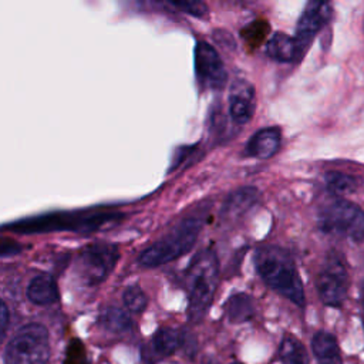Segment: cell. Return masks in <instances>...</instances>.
Listing matches in <instances>:
<instances>
[{"label": "cell", "instance_id": "1", "mask_svg": "<svg viewBox=\"0 0 364 364\" xmlns=\"http://www.w3.org/2000/svg\"><path fill=\"white\" fill-rule=\"evenodd\" d=\"M255 264L262 280L274 291L289 299L299 307H304L306 297L301 279L290 253L274 245L257 247Z\"/></svg>", "mask_w": 364, "mask_h": 364}, {"label": "cell", "instance_id": "2", "mask_svg": "<svg viewBox=\"0 0 364 364\" xmlns=\"http://www.w3.org/2000/svg\"><path fill=\"white\" fill-rule=\"evenodd\" d=\"M219 260L213 250L198 252L186 270L188 317L199 323L208 313L218 287Z\"/></svg>", "mask_w": 364, "mask_h": 364}, {"label": "cell", "instance_id": "3", "mask_svg": "<svg viewBox=\"0 0 364 364\" xmlns=\"http://www.w3.org/2000/svg\"><path fill=\"white\" fill-rule=\"evenodd\" d=\"M202 225L203 220L198 216L182 219L165 236L139 255V263L145 267H156L181 257L195 245Z\"/></svg>", "mask_w": 364, "mask_h": 364}, {"label": "cell", "instance_id": "4", "mask_svg": "<svg viewBox=\"0 0 364 364\" xmlns=\"http://www.w3.org/2000/svg\"><path fill=\"white\" fill-rule=\"evenodd\" d=\"M317 223L324 233L353 242L364 239V210L344 198L326 202L318 209Z\"/></svg>", "mask_w": 364, "mask_h": 364}, {"label": "cell", "instance_id": "5", "mask_svg": "<svg viewBox=\"0 0 364 364\" xmlns=\"http://www.w3.org/2000/svg\"><path fill=\"white\" fill-rule=\"evenodd\" d=\"M50 358L48 330L40 323H27L7 341L4 364H47Z\"/></svg>", "mask_w": 364, "mask_h": 364}, {"label": "cell", "instance_id": "6", "mask_svg": "<svg viewBox=\"0 0 364 364\" xmlns=\"http://www.w3.org/2000/svg\"><path fill=\"white\" fill-rule=\"evenodd\" d=\"M350 286V277L344 257L337 252H330L317 274L316 287L320 300L330 307L343 306Z\"/></svg>", "mask_w": 364, "mask_h": 364}, {"label": "cell", "instance_id": "7", "mask_svg": "<svg viewBox=\"0 0 364 364\" xmlns=\"http://www.w3.org/2000/svg\"><path fill=\"white\" fill-rule=\"evenodd\" d=\"M119 252L111 243H92L85 246L78 256V267L88 286L100 284L114 270Z\"/></svg>", "mask_w": 364, "mask_h": 364}, {"label": "cell", "instance_id": "8", "mask_svg": "<svg viewBox=\"0 0 364 364\" xmlns=\"http://www.w3.org/2000/svg\"><path fill=\"white\" fill-rule=\"evenodd\" d=\"M195 73L198 81L206 88H222L226 84L228 73L216 50L206 41H196Z\"/></svg>", "mask_w": 364, "mask_h": 364}, {"label": "cell", "instance_id": "9", "mask_svg": "<svg viewBox=\"0 0 364 364\" xmlns=\"http://www.w3.org/2000/svg\"><path fill=\"white\" fill-rule=\"evenodd\" d=\"M331 17V7L324 1H309L299 18L296 40L304 53L313 37L327 24Z\"/></svg>", "mask_w": 364, "mask_h": 364}, {"label": "cell", "instance_id": "10", "mask_svg": "<svg viewBox=\"0 0 364 364\" xmlns=\"http://www.w3.org/2000/svg\"><path fill=\"white\" fill-rule=\"evenodd\" d=\"M229 115L233 122L243 125L249 122L253 117L256 100L255 88L250 82L245 80H236L229 90Z\"/></svg>", "mask_w": 364, "mask_h": 364}, {"label": "cell", "instance_id": "11", "mask_svg": "<svg viewBox=\"0 0 364 364\" xmlns=\"http://www.w3.org/2000/svg\"><path fill=\"white\" fill-rule=\"evenodd\" d=\"M282 141V132L277 127H266L259 129L252 135L246 144V154L256 159H269L272 158Z\"/></svg>", "mask_w": 364, "mask_h": 364}, {"label": "cell", "instance_id": "12", "mask_svg": "<svg viewBox=\"0 0 364 364\" xmlns=\"http://www.w3.org/2000/svg\"><path fill=\"white\" fill-rule=\"evenodd\" d=\"M183 346H186V333L172 327H162L156 330L151 340L152 353L159 357V360L175 354Z\"/></svg>", "mask_w": 364, "mask_h": 364}, {"label": "cell", "instance_id": "13", "mask_svg": "<svg viewBox=\"0 0 364 364\" xmlns=\"http://www.w3.org/2000/svg\"><path fill=\"white\" fill-rule=\"evenodd\" d=\"M266 51L270 58L279 63H293L304 54L296 37L282 31H277L270 37L266 46Z\"/></svg>", "mask_w": 364, "mask_h": 364}, {"label": "cell", "instance_id": "14", "mask_svg": "<svg viewBox=\"0 0 364 364\" xmlns=\"http://www.w3.org/2000/svg\"><path fill=\"white\" fill-rule=\"evenodd\" d=\"M26 294L33 304L50 306L58 300V287L50 274L41 273L30 280Z\"/></svg>", "mask_w": 364, "mask_h": 364}, {"label": "cell", "instance_id": "15", "mask_svg": "<svg viewBox=\"0 0 364 364\" xmlns=\"http://www.w3.org/2000/svg\"><path fill=\"white\" fill-rule=\"evenodd\" d=\"M259 199V191L252 186L240 188L232 192L222 206V216L233 219L247 212Z\"/></svg>", "mask_w": 364, "mask_h": 364}, {"label": "cell", "instance_id": "16", "mask_svg": "<svg viewBox=\"0 0 364 364\" xmlns=\"http://www.w3.org/2000/svg\"><path fill=\"white\" fill-rule=\"evenodd\" d=\"M311 350L318 364H343L336 337L327 331H317L311 338Z\"/></svg>", "mask_w": 364, "mask_h": 364}, {"label": "cell", "instance_id": "17", "mask_svg": "<svg viewBox=\"0 0 364 364\" xmlns=\"http://www.w3.org/2000/svg\"><path fill=\"white\" fill-rule=\"evenodd\" d=\"M226 317L230 323H245L249 321L255 314L253 300L246 293L232 294L225 304Z\"/></svg>", "mask_w": 364, "mask_h": 364}, {"label": "cell", "instance_id": "18", "mask_svg": "<svg viewBox=\"0 0 364 364\" xmlns=\"http://www.w3.org/2000/svg\"><path fill=\"white\" fill-rule=\"evenodd\" d=\"M98 323L102 328H105L109 333H125L132 327V321L129 314L115 306L104 307L100 311Z\"/></svg>", "mask_w": 364, "mask_h": 364}, {"label": "cell", "instance_id": "19", "mask_svg": "<svg viewBox=\"0 0 364 364\" xmlns=\"http://www.w3.org/2000/svg\"><path fill=\"white\" fill-rule=\"evenodd\" d=\"M279 357L283 364H310L306 347L291 334H286L282 338L279 346Z\"/></svg>", "mask_w": 364, "mask_h": 364}, {"label": "cell", "instance_id": "20", "mask_svg": "<svg viewBox=\"0 0 364 364\" xmlns=\"http://www.w3.org/2000/svg\"><path fill=\"white\" fill-rule=\"evenodd\" d=\"M326 188L331 195L340 198L357 188V179L353 175L333 171L326 175Z\"/></svg>", "mask_w": 364, "mask_h": 364}, {"label": "cell", "instance_id": "21", "mask_svg": "<svg viewBox=\"0 0 364 364\" xmlns=\"http://www.w3.org/2000/svg\"><path fill=\"white\" fill-rule=\"evenodd\" d=\"M122 301L131 313H142L148 306V297L138 284H131L124 290Z\"/></svg>", "mask_w": 364, "mask_h": 364}, {"label": "cell", "instance_id": "22", "mask_svg": "<svg viewBox=\"0 0 364 364\" xmlns=\"http://www.w3.org/2000/svg\"><path fill=\"white\" fill-rule=\"evenodd\" d=\"M64 364H91L81 340H71L65 350Z\"/></svg>", "mask_w": 364, "mask_h": 364}, {"label": "cell", "instance_id": "23", "mask_svg": "<svg viewBox=\"0 0 364 364\" xmlns=\"http://www.w3.org/2000/svg\"><path fill=\"white\" fill-rule=\"evenodd\" d=\"M168 6H172L178 9L179 11H183L186 14H191L193 17H205L208 14V6L200 1H172L168 3Z\"/></svg>", "mask_w": 364, "mask_h": 364}, {"label": "cell", "instance_id": "24", "mask_svg": "<svg viewBox=\"0 0 364 364\" xmlns=\"http://www.w3.org/2000/svg\"><path fill=\"white\" fill-rule=\"evenodd\" d=\"M9 321H10V311H9V307H7L6 301H1V310H0V327H1V337H4V336H6V333H7Z\"/></svg>", "mask_w": 364, "mask_h": 364}, {"label": "cell", "instance_id": "25", "mask_svg": "<svg viewBox=\"0 0 364 364\" xmlns=\"http://www.w3.org/2000/svg\"><path fill=\"white\" fill-rule=\"evenodd\" d=\"M361 296H363V323H364V284H363V290H361Z\"/></svg>", "mask_w": 364, "mask_h": 364}, {"label": "cell", "instance_id": "26", "mask_svg": "<svg viewBox=\"0 0 364 364\" xmlns=\"http://www.w3.org/2000/svg\"><path fill=\"white\" fill-rule=\"evenodd\" d=\"M232 364H240V363H232Z\"/></svg>", "mask_w": 364, "mask_h": 364}]
</instances>
